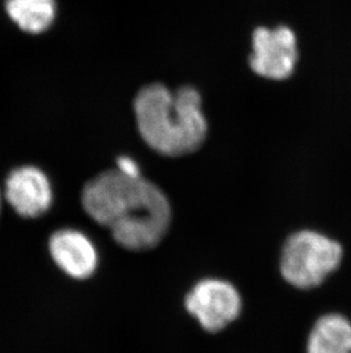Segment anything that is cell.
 Masks as SVG:
<instances>
[{"label": "cell", "instance_id": "1", "mask_svg": "<svg viewBox=\"0 0 351 353\" xmlns=\"http://www.w3.org/2000/svg\"><path fill=\"white\" fill-rule=\"evenodd\" d=\"M83 210L111 231L120 246L144 252L158 246L171 222V206L163 191L142 176L106 170L85 185Z\"/></svg>", "mask_w": 351, "mask_h": 353}, {"label": "cell", "instance_id": "2", "mask_svg": "<svg viewBox=\"0 0 351 353\" xmlns=\"http://www.w3.org/2000/svg\"><path fill=\"white\" fill-rule=\"evenodd\" d=\"M194 87L173 93L161 83L145 86L134 102L140 137L159 154L179 157L198 150L206 140L208 123Z\"/></svg>", "mask_w": 351, "mask_h": 353}, {"label": "cell", "instance_id": "3", "mask_svg": "<svg viewBox=\"0 0 351 353\" xmlns=\"http://www.w3.org/2000/svg\"><path fill=\"white\" fill-rule=\"evenodd\" d=\"M338 241L312 230L292 234L281 250L279 269L286 283L300 290L321 285L341 263Z\"/></svg>", "mask_w": 351, "mask_h": 353}, {"label": "cell", "instance_id": "4", "mask_svg": "<svg viewBox=\"0 0 351 353\" xmlns=\"http://www.w3.org/2000/svg\"><path fill=\"white\" fill-rule=\"evenodd\" d=\"M185 307L203 330L218 333L237 319L242 300L232 283L220 279H204L187 294Z\"/></svg>", "mask_w": 351, "mask_h": 353}, {"label": "cell", "instance_id": "5", "mask_svg": "<svg viewBox=\"0 0 351 353\" xmlns=\"http://www.w3.org/2000/svg\"><path fill=\"white\" fill-rule=\"evenodd\" d=\"M248 62L253 72L267 79L291 77L298 62L295 32L286 26L274 29L257 28L252 34V54Z\"/></svg>", "mask_w": 351, "mask_h": 353}, {"label": "cell", "instance_id": "6", "mask_svg": "<svg viewBox=\"0 0 351 353\" xmlns=\"http://www.w3.org/2000/svg\"><path fill=\"white\" fill-rule=\"evenodd\" d=\"M5 196L19 215L39 217L53 203V189L46 174L34 166L12 170L5 184Z\"/></svg>", "mask_w": 351, "mask_h": 353}, {"label": "cell", "instance_id": "7", "mask_svg": "<svg viewBox=\"0 0 351 353\" xmlns=\"http://www.w3.org/2000/svg\"><path fill=\"white\" fill-rule=\"evenodd\" d=\"M50 252L57 267L74 279H87L96 271V248L92 240L80 231H56L50 236Z\"/></svg>", "mask_w": 351, "mask_h": 353}, {"label": "cell", "instance_id": "8", "mask_svg": "<svg viewBox=\"0 0 351 353\" xmlns=\"http://www.w3.org/2000/svg\"><path fill=\"white\" fill-rule=\"evenodd\" d=\"M307 353H351V323L340 314L316 321L307 341Z\"/></svg>", "mask_w": 351, "mask_h": 353}, {"label": "cell", "instance_id": "9", "mask_svg": "<svg viewBox=\"0 0 351 353\" xmlns=\"http://www.w3.org/2000/svg\"><path fill=\"white\" fill-rule=\"evenodd\" d=\"M5 6L8 17L28 34L45 32L56 17L55 0H6Z\"/></svg>", "mask_w": 351, "mask_h": 353}, {"label": "cell", "instance_id": "10", "mask_svg": "<svg viewBox=\"0 0 351 353\" xmlns=\"http://www.w3.org/2000/svg\"><path fill=\"white\" fill-rule=\"evenodd\" d=\"M116 170H120L121 173L126 174L128 176H142L140 175V168L137 165L135 160L130 157H120L116 161Z\"/></svg>", "mask_w": 351, "mask_h": 353}, {"label": "cell", "instance_id": "11", "mask_svg": "<svg viewBox=\"0 0 351 353\" xmlns=\"http://www.w3.org/2000/svg\"><path fill=\"white\" fill-rule=\"evenodd\" d=\"M0 210H1V191H0Z\"/></svg>", "mask_w": 351, "mask_h": 353}]
</instances>
